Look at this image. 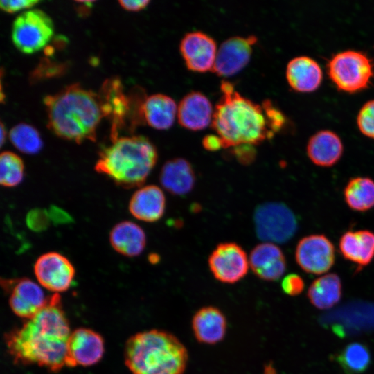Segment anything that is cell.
<instances>
[{"label": "cell", "instance_id": "cell-30", "mask_svg": "<svg viewBox=\"0 0 374 374\" xmlns=\"http://www.w3.org/2000/svg\"><path fill=\"white\" fill-rule=\"evenodd\" d=\"M9 139L18 150L28 154L38 153L43 145L38 131L34 127L24 123L15 125L10 130Z\"/></svg>", "mask_w": 374, "mask_h": 374}, {"label": "cell", "instance_id": "cell-12", "mask_svg": "<svg viewBox=\"0 0 374 374\" xmlns=\"http://www.w3.org/2000/svg\"><path fill=\"white\" fill-rule=\"evenodd\" d=\"M295 259L299 266L305 272L322 274L330 270L334 265L335 247L325 235H310L298 242Z\"/></svg>", "mask_w": 374, "mask_h": 374}, {"label": "cell", "instance_id": "cell-4", "mask_svg": "<svg viewBox=\"0 0 374 374\" xmlns=\"http://www.w3.org/2000/svg\"><path fill=\"white\" fill-rule=\"evenodd\" d=\"M124 360L132 374H184L188 354L175 335L152 329L137 332L127 339Z\"/></svg>", "mask_w": 374, "mask_h": 374}, {"label": "cell", "instance_id": "cell-29", "mask_svg": "<svg viewBox=\"0 0 374 374\" xmlns=\"http://www.w3.org/2000/svg\"><path fill=\"white\" fill-rule=\"evenodd\" d=\"M348 206L357 211H366L374 206V181L357 177L349 180L344 191Z\"/></svg>", "mask_w": 374, "mask_h": 374}, {"label": "cell", "instance_id": "cell-27", "mask_svg": "<svg viewBox=\"0 0 374 374\" xmlns=\"http://www.w3.org/2000/svg\"><path fill=\"white\" fill-rule=\"evenodd\" d=\"M341 292L340 278L337 274L330 273L315 279L309 287L307 296L315 308L326 310L339 302Z\"/></svg>", "mask_w": 374, "mask_h": 374}, {"label": "cell", "instance_id": "cell-28", "mask_svg": "<svg viewBox=\"0 0 374 374\" xmlns=\"http://www.w3.org/2000/svg\"><path fill=\"white\" fill-rule=\"evenodd\" d=\"M333 359L346 374H361L368 369L371 363L368 347L359 342L348 344L333 355Z\"/></svg>", "mask_w": 374, "mask_h": 374}, {"label": "cell", "instance_id": "cell-31", "mask_svg": "<svg viewBox=\"0 0 374 374\" xmlns=\"http://www.w3.org/2000/svg\"><path fill=\"white\" fill-rule=\"evenodd\" d=\"M0 182L5 187L19 185L24 175V165L22 159L16 154L5 151L0 156Z\"/></svg>", "mask_w": 374, "mask_h": 374}, {"label": "cell", "instance_id": "cell-2", "mask_svg": "<svg viewBox=\"0 0 374 374\" xmlns=\"http://www.w3.org/2000/svg\"><path fill=\"white\" fill-rule=\"evenodd\" d=\"M220 90L211 125L223 148L254 145L273 136L262 105L242 96L229 81H222Z\"/></svg>", "mask_w": 374, "mask_h": 374}, {"label": "cell", "instance_id": "cell-15", "mask_svg": "<svg viewBox=\"0 0 374 374\" xmlns=\"http://www.w3.org/2000/svg\"><path fill=\"white\" fill-rule=\"evenodd\" d=\"M179 51L186 67L195 72L212 71L217 55V44L210 35L201 31L186 33Z\"/></svg>", "mask_w": 374, "mask_h": 374}, {"label": "cell", "instance_id": "cell-41", "mask_svg": "<svg viewBox=\"0 0 374 374\" xmlns=\"http://www.w3.org/2000/svg\"><path fill=\"white\" fill-rule=\"evenodd\" d=\"M0 130H1V146H2L3 145L5 138H6V130L4 129V126L2 122H1Z\"/></svg>", "mask_w": 374, "mask_h": 374}, {"label": "cell", "instance_id": "cell-5", "mask_svg": "<svg viewBox=\"0 0 374 374\" xmlns=\"http://www.w3.org/2000/svg\"><path fill=\"white\" fill-rule=\"evenodd\" d=\"M157 158V148L148 138L140 135L117 137L100 152L95 170L117 185L130 188L145 181Z\"/></svg>", "mask_w": 374, "mask_h": 374}, {"label": "cell", "instance_id": "cell-33", "mask_svg": "<svg viewBox=\"0 0 374 374\" xmlns=\"http://www.w3.org/2000/svg\"><path fill=\"white\" fill-rule=\"evenodd\" d=\"M51 222L48 210L34 208L30 210L26 217L27 226L35 232L46 230Z\"/></svg>", "mask_w": 374, "mask_h": 374}, {"label": "cell", "instance_id": "cell-25", "mask_svg": "<svg viewBox=\"0 0 374 374\" xmlns=\"http://www.w3.org/2000/svg\"><path fill=\"white\" fill-rule=\"evenodd\" d=\"M286 77L290 85L301 91H312L319 85L322 72L319 65L307 56L296 57L287 66Z\"/></svg>", "mask_w": 374, "mask_h": 374}, {"label": "cell", "instance_id": "cell-38", "mask_svg": "<svg viewBox=\"0 0 374 374\" xmlns=\"http://www.w3.org/2000/svg\"><path fill=\"white\" fill-rule=\"evenodd\" d=\"M51 222L66 224L72 222V217L65 211L56 206H51L48 210Z\"/></svg>", "mask_w": 374, "mask_h": 374}, {"label": "cell", "instance_id": "cell-8", "mask_svg": "<svg viewBox=\"0 0 374 374\" xmlns=\"http://www.w3.org/2000/svg\"><path fill=\"white\" fill-rule=\"evenodd\" d=\"M328 74L337 86L344 91L364 88L373 75L371 60L364 53L346 51L336 54L329 62Z\"/></svg>", "mask_w": 374, "mask_h": 374}, {"label": "cell", "instance_id": "cell-18", "mask_svg": "<svg viewBox=\"0 0 374 374\" xmlns=\"http://www.w3.org/2000/svg\"><path fill=\"white\" fill-rule=\"evenodd\" d=\"M129 211L137 220L154 222L159 220L166 209L163 190L156 185H147L134 192L129 202Z\"/></svg>", "mask_w": 374, "mask_h": 374}, {"label": "cell", "instance_id": "cell-20", "mask_svg": "<svg viewBox=\"0 0 374 374\" xmlns=\"http://www.w3.org/2000/svg\"><path fill=\"white\" fill-rule=\"evenodd\" d=\"M159 180L168 192L174 195L183 196L193 189L196 177L188 161L184 158H174L163 165Z\"/></svg>", "mask_w": 374, "mask_h": 374}, {"label": "cell", "instance_id": "cell-17", "mask_svg": "<svg viewBox=\"0 0 374 374\" xmlns=\"http://www.w3.org/2000/svg\"><path fill=\"white\" fill-rule=\"evenodd\" d=\"M213 112L209 99L200 91H192L179 102L177 115L182 127L190 130H200L212 122Z\"/></svg>", "mask_w": 374, "mask_h": 374}, {"label": "cell", "instance_id": "cell-26", "mask_svg": "<svg viewBox=\"0 0 374 374\" xmlns=\"http://www.w3.org/2000/svg\"><path fill=\"white\" fill-rule=\"evenodd\" d=\"M100 96L105 116L112 122V140L116 138L117 129L124 122L129 109V100L123 93L119 80H107L103 85Z\"/></svg>", "mask_w": 374, "mask_h": 374}, {"label": "cell", "instance_id": "cell-23", "mask_svg": "<svg viewBox=\"0 0 374 374\" xmlns=\"http://www.w3.org/2000/svg\"><path fill=\"white\" fill-rule=\"evenodd\" d=\"M109 240L113 249L128 257L140 255L146 244V235L143 229L131 221L116 224L111 230Z\"/></svg>", "mask_w": 374, "mask_h": 374}, {"label": "cell", "instance_id": "cell-24", "mask_svg": "<svg viewBox=\"0 0 374 374\" xmlns=\"http://www.w3.org/2000/svg\"><path fill=\"white\" fill-rule=\"evenodd\" d=\"M342 152L343 145L339 137L329 130L314 134L307 145L309 158L319 166H332L340 159Z\"/></svg>", "mask_w": 374, "mask_h": 374}, {"label": "cell", "instance_id": "cell-14", "mask_svg": "<svg viewBox=\"0 0 374 374\" xmlns=\"http://www.w3.org/2000/svg\"><path fill=\"white\" fill-rule=\"evenodd\" d=\"M255 35L234 36L224 40L217 49L212 71L219 76H230L239 72L249 62Z\"/></svg>", "mask_w": 374, "mask_h": 374}, {"label": "cell", "instance_id": "cell-36", "mask_svg": "<svg viewBox=\"0 0 374 374\" xmlns=\"http://www.w3.org/2000/svg\"><path fill=\"white\" fill-rule=\"evenodd\" d=\"M37 0H1L0 1V8L6 12L13 13L19 10L30 8L37 3Z\"/></svg>", "mask_w": 374, "mask_h": 374}, {"label": "cell", "instance_id": "cell-21", "mask_svg": "<svg viewBox=\"0 0 374 374\" xmlns=\"http://www.w3.org/2000/svg\"><path fill=\"white\" fill-rule=\"evenodd\" d=\"M339 247L344 258L359 268L374 258V233L368 230L348 231L340 238Z\"/></svg>", "mask_w": 374, "mask_h": 374}, {"label": "cell", "instance_id": "cell-40", "mask_svg": "<svg viewBox=\"0 0 374 374\" xmlns=\"http://www.w3.org/2000/svg\"><path fill=\"white\" fill-rule=\"evenodd\" d=\"M118 3L125 10L128 11H139L145 8L150 1L148 0H120Z\"/></svg>", "mask_w": 374, "mask_h": 374}, {"label": "cell", "instance_id": "cell-37", "mask_svg": "<svg viewBox=\"0 0 374 374\" xmlns=\"http://www.w3.org/2000/svg\"><path fill=\"white\" fill-rule=\"evenodd\" d=\"M232 153L240 163L244 165L252 163L256 157V150L251 145H240L233 147Z\"/></svg>", "mask_w": 374, "mask_h": 374}, {"label": "cell", "instance_id": "cell-7", "mask_svg": "<svg viewBox=\"0 0 374 374\" xmlns=\"http://www.w3.org/2000/svg\"><path fill=\"white\" fill-rule=\"evenodd\" d=\"M53 29V21L45 12L39 9L28 10L14 20L12 41L23 53H34L51 40Z\"/></svg>", "mask_w": 374, "mask_h": 374}, {"label": "cell", "instance_id": "cell-6", "mask_svg": "<svg viewBox=\"0 0 374 374\" xmlns=\"http://www.w3.org/2000/svg\"><path fill=\"white\" fill-rule=\"evenodd\" d=\"M253 221L257 237L265 242L285 243L294 236L297 229L294 214L280 202L258 205L254 211Z\"/></svg>", "mask_w": 374, "mask_h": 374}, {"label": "cell", "instance_id": "cell-16", "mask_svg": "<svg viewBox=\"0 0 374 374\" xmlns=\"http://www.w3.org/2000/svg\"><path fill=\"white\" fill-rule=\"evenodd\" d=\"M249 261L255 275L264 280H278L286 269V260L283 251L271 242L256 245L250 253Z\"/></svg>", "mask_w": 374, "mask_h": 374}, {"label": "cell", "instance_id": "cell-9", "mask_svg": "<svg viewBox=\"0 0 374 374\" xmlns=\"http://www.w3.org/2000/svg\"><path fill=\"white\" fill-rule=\"evenodd\" d=\"M1 286L8 294L9 305L14 314L28 319L39 312L48 302L42 287L27 278L1 279Z\"/></svg>", "mask_w": 374, "mask_h": 374}, {"label": "cell", "instance_id": "cell-11", "mask_svg": "<svg viewBox=\"0 0 374 374\" xmlns=\"http://www.w3.org/2000/svg\"><path fill=\"white\" fill-rule=\"evenodd\" d=\"M34 273L44 288L60 294L71 286L75 270L70 260L62 254L51 251L41 255L34 265Z\"/></svg>", "mask_w": 374, "mask_h": 374}, {"label": "cell", "instance_id": "cell-35", "mask_svg": "<svg viewBox=\"0 0 374 374\" xmlns=\"http://www.w3.org/2000/svg\"><path fill=\"white\" fill-rule=\"evenodd\" d=\"M304 287V280L299 275L296 274L287 275L281 283V288L283 292L292 296L300 294L303 292Z\"/></svg>", "mask_w": 374, "mask_h": 374}, {"label": "cell", "instance_id": "cell-13", "mask_svg": "<svg viewBox=\"0 0 374 374\" xmlns=\"http://www.w3.org/2000/svg\"><path fill=\"white\" fill-rule=\"evenodd\" d=\"M103 337L87 328H79L71 332L66 349V366H89L103 357L105 345Z\"/></svg>", "mask_w": 374, "mask_h": 374}, {"label": "cell", "instance_id": "cell-39", "mask_svg": "<svg viewBox=\"0 0 374 374\" xmlns=\"http://www.w3.org/2000/svg\"><path fill=\"white\" fill-rule=\"evenodd\" d=\"M202 145L208 151H216L223 148V143L218 135L208 134L204 137Z\"/></svg>", "mask_w": 374, "mask_h": 374}, {"label": "cell", "instance_id": "cell-22", "mask_svg": "<svg viewBox=\"0 0 374 374\" xmlns=\"http://www.w3.org/2000/svg\"><path fill=\"white\" fill-rule=\"evenodd\" d=\"M177 107L175 101L163 93L152 94L144 99L141 108L143 121L157 130H167L174 123Z\"/></svg>", "mask_w": 374, "mask_h": 374}, {"label": "cell", "instance_id": "cell-10", "mask_svg": "<svg viewBox=\"0 0 374 374\" xmlns=\"http://www.w3.org/2000/svg\"><path fill=\"white\" fill-rule=\"evenodd\" d=\"M208 266L213 276L224 283H235L248 272L249 261L239 244L226 242L219 244L208 258Z\"/></svg>", "mask_w": 374, "mask_h": 374}, {"label": "cell", "instance_id": "cell-19", "mask_svg": "<svg viewBox=\"0 0 374 374\" xmlns=\"http://www.w3.org/2000/svg\"><path fill=\"white\" fill-rule=\"evenodd\" d=\"M192 329L196 339L204 344H215L221 341L226 332V319L216 307L205 306L193 317Z\"/></svg>", "mask_w": 374, "mask_h": 374}, {"label": "cell", "instance_id": "cell-1", "mask_svg": "<svg viewBox=\"0 0 374 374\" xmlns=\"http://www.w3.org/2000/svg\"><path fill=\"white\" fill-rule=\"evenodd\" d=\"M69 321L59 294L35 316L5 335L8 352L18 364H36L57 372L66 366Z\"/></svg>", "mask_w": 374, "mask_h": 374}, {"label": "cell", "instance_id": "cell-3", "mask_svg": "<svg viewBox=\"0 0 374 374\" xmlns=\"http://www.w3.org/2000/svg\"><path fill=\"white\" fill-rule=\"evenodd\" d=\"M44 103L48 126L57 136L79 143L96 141L97 126L105 116L98 95L73 84L46 96Z\"/></svg>", "mask_w": 374, "mask_h": 374}, {"label": "cell", "instance_id": "cell-32", "mask_svg": "<svg viewBox=\"0 0 374 374\" xmlns=\"http://www.w3.org/2000/svg\"><path fill=\"white\" fill-rule=\"evenodd\" d=\"M357 124L362 133L374 138V100L368 101L361 108Z\"/></svg>", "mask_w": 374, "mask_h": 374}, {"label": "cell", "instance_id": "cell-34", "mask_svg": "<svg viewBox=\"0 0 374 374\" xmlns=\"http://www.w3.org/2000/svg\"><path fill=\"white\" fill-rule=\"evenodd\" d=\"M262 106L271 130L275 133L280 130L285 123V117L283 113L277 109L269 100L262 102Z\"/></svg>", "mask_w": 374, "mask_h": 374}]
</instances>
